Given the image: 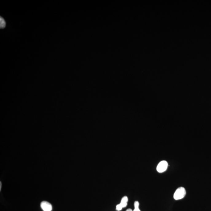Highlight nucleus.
I'll use <instances>...</instances> for the list:
<instances>
[{
	"label": "nucleus",
	"instance_id": "4",
	"mask_svg": "<svg viewBox=\"0 0 211 211\" xmlns=\"http://www.w3.org/2000/svg\"><path fill=\"white\" fill-rule=\"evenodd\" d=\"M41 207L44 211H51L52 210V206L49 203L45 201L41 202Z\"/></svg>",
	"mask_w": 211,
	"mask_h": 211
},
{
	"label": "nucleus",
	"instance_id": "1",
	"mask_svg": "<svg viewBox=\"0 0 211 211\" xmlns=\"http://www.w3.org/2000/svg\"><path fill=\"white\" fill-rule=\"evenodd\" d=\"M186 191L185 188L180 187L177 189L174 194V198L176 200H180L185 197Z\"/></svg>",
	"mask_w": 211,
	"mask_h": 211
},
{
	"label": "nucleus",
	"instance_id": "8",
	"mask_svg": "<svg viewBox=\"0 0 211 211\" xmlns=\"http://www.w3.org/2000/svg\"><path fill=\"white\" fill-rule=\"evenodd\" d=\"M1 186H0V190H1Z\"/></svg>",
	"mask_w": 211,
	"mask_h": 211
},
{
	"label": "nucleus",
	"instance_id": "7",
	"mask_svg": "<svg viewBox=\"0 0 211 211\" xmlns=\"http://www.w3.org/2000/svg\"><path fill=\"white\" fill-rule=\"evenodd\" d=\"M126 211H133V210H132V209H127V210H126Z\"/></svg>",
	"mask_w": 211,
	"mask_h": 211
},
{
	"label": "nucleus",
	"instance_id": "3",
	"mask_svg": "<svg viewBox=\"0 0 211 211\" xmlns=\"http://www.w3.org/2000/svg\"><path fill=\"white\" fill-rule=\"evenodd\" d=\"M128 201V199L127 196L123 197L122 198L120 203L117 205L116 206V210L120 211L123 209V208L126 207L127 206Z\"/></svg>",
	"mask_w": 211,
	"mask_h": 211
},
{
	"label": "nucleus",
	"instance_id": "6",
	"mask_svg": "<svg viewBox=\"0 0 211 211\" xmlns=\"http://www.w3.org/2000/svg\"><path fill=\"white\" fill-rule=\"evenodd\" d=\"M139 203L138 201H136L134 203V209L133 211H141L139 208Z\"/></svg>",
	"mask_w": 211,
	"mask_h": 211
},
{
	"label": "nucleus",
	"instance_id": "2",
	"mask_svg": "<svg viewBox=\"0 0 211 211\" xmlns=\"http://www.w3.org/2000/svg\"><path fill=\"white\" fill-rule=\"evenodd\" d=\"M168 166V163L166 161L163 160L158 163L156 170L159 173H163L166 171Z\"/></svg>",
	"mask_w": 211,
	"mask_h": 211
},
{
	"label": "nucleus",
	"instance_id": "5",
	"mask_svg": "<svg viewBox=\"0 0 211 211\" xmlns=\"http://www.w3.org/2000/svg\"><path fill=\"white\" fill-rule=\"evenodd\" d=\"M6 25V22L2 17H1L0 18V28L2 29L5 28Z\"/></svg>",
	"mask_w": 211,
	"mask_h": 211
}]
</instances>
